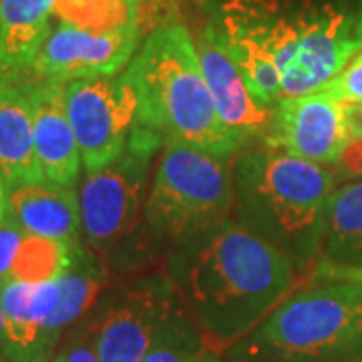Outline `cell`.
Returning a JSON list of instances; mask_svg holds the SVG:
<instances>
[{
	"instance_id": "obj_1",
	"label": "cell",
	"mask_w": 362,
	"mask_h": 362,
	"mask_svg": "<svg viewBox=\"0 0 362 362\" xmlns=\"http://www.w3.org/2000/svg\"><path fill=\"white\" fill-rule=\"evenodd\" d=\"M294 268L284 252L233 220L175 247L169 262L173 282L216 350L238 342L284 302Z\"/></svg>"
},
{
	"instance_id": "obj_2",
	"label": "cell",
	"mask_w": 362,
	"mask_h": 362,
	"mask_svg": "<svg viewBox=\"0 0 362 362\" xmlns=\"http://www.w3.org/2000/svg\"><path fill=\"white\" fill-rule=\"evenodd\" d=\"M211 21L270 59L282 97L324 89L362 49L358 23L328 0H223Z\"/></svg>"
},
{
	"instance_id": "obj_3",
	"label": "cell",
	"mask_w": 362,
	"mask_h": 362,
	"mask_svg": "<svg viewBox=\"0 0 362 362\" xmlns=\"http://www.w3.org/2000/svg\"><path fill=\"white\" fill-rule=\"evenodd\" d=\"M125 75L137 97V127L163 145L183 143L235 157L244 147L221 125L189 28L169 21L151 30Z\"/></svg>"
},
{
	"instance_id": "obj_4",
	"label": "cell",
	"mask_w": 362,
	"mask_h": 362,
	"mask_svg": "<svg viewBox=\"0 0 362 362\" xmlns=\"http://www.w3.org/2000/svg\"><path fill=\"white\" fill-rule=\"evenodd\" d=\"M232 171L235 221L304 268L324 246L332 173L270 147L242 149L233 157Z\"/></svg>"
},
{
	"instance_id": "obj_5",
	"label": "cell",
	"mask_w": 362,
	"mask_h": 362,
	"mask_svg": "<svg viewBox=\"0 0 362 362\" xmlns=\"http://www.w3.org/2000/svg\"><path fill=\"white\" fill-rule=\"evenodd\" d=\"M233 157L171 143L159 151L145 199V226L163 246L180 247L233 209Z\"/></svg>"
},
{
	"instance_id": "obj_6",
	"label": "cell",
	"mask_w": 362,
	"mask_h": 362,
	"mask_svg": "<svg viewBox=\"0 0 362 362\" xmlns=\"http://www.w3.org/2000/svg\"><path fill=\"white\" fill-rule=\"evenodd\" d=\"M252 344L278 361L332 358L362 346V284L328 282L284 300Z\"/></svg>"
},
{
	"instance_id": "obj_7",
	"label": "cell",
	"mask_w": 362,
	"mask_h": 362,
	"mask_svg": "<svg viewBox=\"0 0 362 362\" xmlns=\"http://www.w3.org/2000/svg\"><path fill=\"white\" fill-rule=\"evenodd\" d=\"M161 147L153 133L135 125L121 156L87 173L78 194L81 232L97 252L115 254L145 220L149 163Z\"/></svg>"
},
{
	"instance_id": "obj_8",
	"label": "cell",
	"mask_w": 362,
	"mask_h": 362,
	"mask_svg": "<svg viewBox=\"0 0 362 362\" xmlns=\"http://www.w3.org/2000/svg\"><path fill=\"white\" fill-rule=\"evenodd\" d=\"M65 107L87 173L121 156L137 125V97L125 71L65 83Z\"/></svg>"
},
{
	"instance_id": "obj_9",
	"label": "cell",
	"mask_w": 362,
	"mask_h": 362,
	"mask_svg": "<svg viewBox=\"0 0 362 362\" xmlns=\"http://www.w3.org/2000/svg\"><path fill=\"white\" fill-rule=\"evenodd\" d=\"M354 137L350 105L328 90L282 97L274 105V117L264 145L320 165L337 163Z\"/></svg>"
},
{
	"instance_id": "obj_10",
	"label": "cell",
	"mask_w": 362,
	"mask_h": 362,
	"mask_svg": "<svg viewBox=\"0 0 362 362\" xmlns=\"http://www.w3.org/2000/svg\"><path fill=\"white\" fill-rule=\"evenodd\" d=\"M141 37L139 25L93 33L59 23L39 52L30 77L61 85L75 78L113 77L129 65Z\"/></svg>"
},
{
	"instance_id": "obj_11",
	"label": "cell",
	"mask_w": 362,
	"mask_h": 362,
	"mask_svg": "<svg viewBox=\"0 0 362 362\" xmlns=\"http://www.w3.org/2000/svg\"><path fill=\"white\" fill-rule=\"evenodd\" d=\"M195 49L221 125L242 147L252 141H264L270 131L274 107L262 103L250 89L246 77L226 51L211 21L202 28Z\"/></svg>"
},
{
	"instance_id": "obj_12",
	"label": "cell",
	"mask_w": 362,
	"mask_h": 362,
	"mask_svg": "<svg viewBox=\"0 0 362 362\" xmlns=\"http://www.w3.org/2000/svg\"><path fill=\"white\" fill-rule=\"evenodd\" d=\"M168 318L163 298L133 292L101 312L87 338L101 362H143Z\"/></svg>"
},
{
	"instance_id": "obj_13",
	"label": "cell",
	"mask_w": 362,
	"mask_h": 362,
	"mask_svg": "<svg viewBox=\"0 0 362 362\" xmlns=\"http://www.w3.org/2000/svg\"><path fill=\"white\" fill-rule=\"evenodd\" d=\"M21 87L33 107L35 149L42 177L59 185H75L83 161L66 115L65 85L30 78Z\"/></svg>"
},
{
	"instance_id": "obj_14",
	"label": "cell",
	"mask_w": 362,
	"mask_h": 362,
	"mask_svg": "<svg viewBox=\"0 0 362 362\" xmlns=\"http://www.w3.org/2000/svg\"><path fill=\"white\" fill-rule=\"evenodd\" d=\"M59 282H8L0 288L6 320L2 349L28 362H47L52 346L47 340V324L59 306Z\"/></svg>"
},
{
	"instance_id": "obj_15",
	"label": "cell",
	"mask_w": 362,
	"mask_h": 362,
	"mask_svg": "<svg viewBox=\"0 0 362 362\" xmlns=\"http://www.w3.org/2000/svg\"><path fill=\"white\" fill-rule=\"evenodd\" d=\"M54 0H0V85H25L51 37Z\"/></svg>"
},
{
	"instance_id": "obj_16",
	"label": "cell",
	"mask_w": 362,
	"mask_h": 362,
	"mask_svg": "<svg viewBox=\"0 0 362 362\" xmlns=\"http://www.w3.org/2000/svg\"><path fill=\"white\" fill-rule=\"evenodd\" d=\"M6 214L26 233L77 244L81 232V206L73 185L35 181L8 192Z\"/></svg>"
},
{
	"instance_id": "obj_17",
	"label": "cell",
	"mask_w": 362,
	"mask_h": 362,
	"mask_svg": "<svg viewBox=\"0 0 362 362\" xmlns=\"http://www.w3.org/2000/svg\"><path fill=\"white\" fill-rule=\"evenodd\" d=\"M0 169L11 189L45 180L35 149L33 107L14 85H0Z\"/></svg>"
},
{
	"instance_id": "obj_18",
	"label": "cell",
	"mask_w": 362,
	"mask_h": 362,
	"mask_svg": "<svg viewBox=\"0 0 362 362\" xmlns=\"http://www.w3.org/2000/svg\"><path fill=\"white\" fill-rule=\"evenodd\" d=\"M324 258L362 266V181L334 189L326 206Z\"/></svg>"
},
{
	"instance_id": "obj_19",
	"label": "cell",
	"mask_w": 362,
	"mask_h": 362,
	"mask_svg": "<svg viewBox=\"0 0 362 362\" xmlns=\"http://www.w3.org/2000/svg\"><path fill=\"white\" fill-rule=\"evenodd\" d=\"M57 282L61 288V298L47 324V340L51 346L59 340L63 328L81 318L95 304L105 284V270L95 256L87 254L81 244H77L69 270Z\"/></svg>"
},
{
	"instance_id": "obj_20",
	"label": "cell",
	"mask_w": 362,
	"mask_h": 362,
	"mask_svg": "<svg viewBox=\"0 0 362 362\" xmlns=\"http://www.w3.org/2000/svg\"><path fill=\"white\" fill-rule=\"evenodd\" d=\"M77 244L26 233L14 259L8 282L39 284L59 280L69 270Z\"/></svg>"
},
{
	"instance_id": "obj_21",
	"label": "cell",
	"mask_w": 362,
	"mask_h": 362,
	"mask_svg": "<svg viewBox=\"0 0 362 362\" xmlns=\"http://www.w3.org/2000/svg\"><path fill=\"white\" fill-rule=\"evenodd\" d=\"M61 25L93 33H113L137 23L135 0H54Z\"/></svg>"
},
{
	"instance_id": "obj_22",
	"label": "cell",
	"mask_w": 362,
	"mask_h": 362,
	"mask_svg": "<svg viewBox=\"0 0 362 362\" xmlns=\"http://www.w3.org/2000/svg\"><path fill=\"white\" fill-rule=\"evenodd\" d=\"M143 362H220V350L207 344L202 332L197 334L169 316Z\"/></svg>"
},
{
	"instance_id": "obj_23",
	"label": "cell",
	"mask_w": 362,
	"mask_h": 362,
	"mask_svg": "<svg viewBox=\"0 0 362 362\" xmlns=\"http://www.w3.org/2000/svg\"><path fill=\"white\" fill-rule=\"evenodd\" d=\"M324 90H328L330 95H334L344 103L362 105V49L324 87Z\"/></svg>"
},
{
	"instance_id": "obj_24",
	"label": "cell",
	"mask_w": 362,
	"mask_h": 362,
	"mask_svg": "<svg viewBox=\"0 0 362 362\" xmlns=\"http://www.w3.org/2000/svg\"><path fill=\"white\" fill-rule=\"evenodd\" d=\"M25 235V230L8 214H4V218L0 221V288L8 284L11 280V270H13L14 259Z\"/></svg>"
},
{
	"instance_id": "obj_25",
	"label": "cell",
	"mask_w": 362,
	"mask_h": 362,
	"mask_svg": "<svg viewBox=\"0 0 362 362\" xmlns=\"http://www.w3.org/2000/svg\"><path fill=\"white\" fill-rule=\"evenodd\" d=\"M137 2V23L141 33L145 28L151 33L157 26L175 21L173 13L177 8V0H135Z\"/></svg>"
},
{
	"instance_id": "obj_26",
	"label": "cell",
	"mask_w": 362,
	"mask_h": 362,
	"mask_svg": "<svg viewBox=\"0 0 362 362\" xmlns=\"http://www.w3.org/2000/svg\"><path fill=\"white\" fill-rule=\"evenodd\" d=\"M314 280H324V282H356L362 284V266H342L334 264L330 259H318L314 266Z\"/></svg>"
},
{
	"instance_id": "obj_27",
	"label": "cell",
	"mask_w": 362,
	"mask_h": 362,
	"mask_svg": "<svg viewBox=\"0 0 362 362\" xmlns=\"http://www.w3.org/2000/svg\"><path fill=\"white\" fill-rule=\"evenodd\" d=\"M52 362H101L95 349L90 346L89 338H77L66 349L59 352Z\"/></svg>"
},
{
	"instance_id": "obj_28",
	"label": "cell",
	"mask_w": 362,
	"mask_h": 362,
	"mask_svg": "<svg viewBox=\"0 0 362 362\" xmlns=\"http://www.w3.org/2000/svg\"><path fill=\"white\" fill-rule=\"evenodd\" d=\"M337 163L349 175L362 177V135H356V137L350 139L349 145L344 147V151L338 157Z\"/></svg>"
},
{
	"instance_id": "obj_29",
	"label": "cell",
	"mask_w": 362,
	"mask_h": 362,
	"mask_svg": "<svg viewBox=\"0 0 362 362\" xmlns=\"http://www.w3.org/2000/svg\"><path fill=\"white\" fill-rule=\"evenodd\" d=\"M8 192H11V187H8V183H6V177H4V173H2V169H0V221H2L4 214H6V202H8Z\"/></svg>"
},
{
	"instance_id": "obj_30",
	"label": "cell",
	"mask_w": 362,
	"mask_h": 362,
	"mask_svg": "<svg viewBox=\"0 0 362 362\" xmlns=\"http://www.w3.org/2000/svg\"><path fill=\"white\" fill-rule=\"evenodd\" d=\"M350 119H352L354 137L362 135V105H350Z\"/></svg>"
},
{
	"instance_id": "obj_31",
	"label": "cell",
	"mask_w": 362,
	"mask_h": 362,
	"mask_svg": "<svg viewBox=\"0 0 362 362\" xmlns=\"http://www.w3.org/2000/svg\"><path fill=\"white\" fill-rule=\"evenodd\" d=\"M0 362H28V361L21 358V356H16V354H11L8 350L0 349Z\"/></svg>"
},
{
	"instance_id": "obj_32",
	"label": "cell",
	"mask_w": 362,
	"mask_h": 362,
	"mask_svg": "<svg viewBox=\"0 0 362 362\" xmlns=\"http://www.w3.org/2000/svg\"><path fill=\"white\" fill-rule=\"evenodd\" d=\"M4 337H6V320H4V308H2V300H0V349L4 344Z\"/></svg>"
},
{
	"instance_id": "obj_33",
	"label": "cell",
	"mask_w": 362,
	"mask_h": 362,
	"mask_svg": "<svg viewBox=\"0 0 362 362\" xmlns=\"http://www.w3.org/2000/svg\"><path fill=\"white\" fill-rule=\"evenodd\" d=\"M356 23H358V30H361V35H362V8H361V14H358V18H356Z\"/></svg>"
},
{
	"instance_id": "obj_34",
	"label": "cell",
	"mask_w": 362,
	"mask_h": 362,
	"mask_svg": "<svg viewBox=\"0 0 362 362\" xmlns=\"http://www.w3.org/2000/svg\"><path fill=\"white\" fill-rule=\"evenodd\" d=\"M195 2H207V0H195Z\"/></svg>"
}]
</instances>
